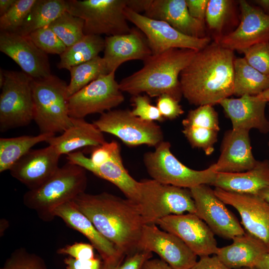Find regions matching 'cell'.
Listing matches in <instances>:
<instances>
[{
	"instance_id": "obj_1",
	"label": "cell",
	"mask_w": 269,
	"mask_h": 269,
	"mask_svg": "<svg viewBox=\"0 0 269 269\" xmlns=\"http://www.w3.org/2000/svg\"><path fill=\"white\" fill-rule=\"evenodd\" d=\"M234 51L210 42L180 74L182 95L199 107L219 104L234 94Z\"/></svg>"
},
{
	"instance_id": "obj_2",
	"label": "cell",
	"mask_w": 269,
	"mask_h": 269,
	"mask_svg": "<svg viewBox=\"0 0 269 269\" xmlns=\"http://www.w3.org/2000/svg\"><path fill=\"white\" fill-rule=\"evenodd\" d=\"M72 201L120 252L127 256L138 251L144 225L138 204L105 192H84Z\"/></svg>"
},
{
	"instance_id": "obj_3",
	"label": "cell",
	"mask_w": 269,
	"mask_h": 269,
	"mask_svg": "<svg viewBox=\"0 0 269 269\" xmlns=\"http://www.w3.org/2000/svg\"><path fill=\"white\" fill-rule=\"evenodd\" d=\"M198 51L173 48L151 55L143 67L119 83L121 90L136 96L146 93L150 97L167 94L180 101L182 95L179 77Z\"/></svg>"
},
{
	"instance_id": "obj_4",
	"label": "cell",
	"mask_w": 269,
	"mask_h": 269,
	"mask_svg": "<svg viewBox=\"0 0 269 269\" xmlns=\"http://www.w3.org/2000/svg\"><path fill=\"white\" fill-rule=\"evenodd\" d=\"M86 171L80 166L68 162L39 187L26 192L23 196L24 205L34 210L41 220L52 221L55 208L85 192Z\"/></svg>"
},
{
	"instance_id": "obj_5",
	"label": "cell",
	"mask_w": 269,
	"mask_h": 269,
	"mask_svg": "<svg viewBox=\"0 0 269 269\" xmlns=\"http://www.w3.org/2000/svg\"><path fill=\"white\" fill-rule=\"evenodd\" d=\"M67 86L64 81L52 74L33 79V121L41 134L62 133L72 126Z\"/></svg>"
},
{
	"instance_id": "obj_6",
	"label": "cell",
	"mask_w": 269,
	"mask_h": 269,
	"mask_svg": "<svg viewBox=\"0 0 269 269\" xmlns=\"http://www.w3.org/2000/svg\"><path fill=\"white\" fill-rule=\"evenodd\" d=\"M145 224H156L170 215L196 213L189 189L164 184L152 179L139 181L138 202Z\"/></svg>"
},
{
	"instance_id": "obj_7",
	"label": "cell",
	"mask_w": 269,
	"mask_h": 269,
	"mask_svg": "<svg viewBox=\"0 0 269 269\" xmlns=\"http://www.w3.org/2000/svg\"><path fill=\"white\" fill-rule=\"evenodd\" d=\"M169 142L162 141L154 151L146 152L143 163L152 179L160 183L190 189L202 184L212 185L217 172L214 164L201 170L189 168L172 153Z\"/></svg>"
},
{
	"instance_id": "obj_8",
	"label": "cell",
	"mask_w": 269,
	"mask_h": 269,
	"mask_svg": "<svg viewBox=\"0 0 269 269\" xmlns=\"http://www.w3.org/2000/svg\"><path fill=\"white\" fill-rule=\"evenodd\" d=\"M127 0H67V11L84 21L85 35L107 36L129 33L125 14Z\"/></svg>"
},
{
	"instance_id": "obj_9",
	"label": "cell",
	"mask_w": 269,
	"mask_h": 269,
	"mask_svg": "<svg viewBox=\"0 0 269 269\" xmlns=\"http://www.w3.org/2000/svg\"><path fill=\"white\" fill-rule=\"evenodd\" d=\"M0 95V131L26 126L33 121V78L23 72L4 71Z\"/></svg>"
},
{
	"instance_id": "obj_10",
	"label": "cell",
	"mask_w": 269,
	"mask_h": 269,
	"mask_svg": "<svg viewBox=\"0 0 269 269\" xmlns=\"http://www.w3.org/2000/svg\"><path fill=\"white\" fill-rule=\"evenodd\" d=\"M93 123L102 133L117 136L129 146L145 144L155 147L163 141V133L159 125L140 119L128 109L107 111Z\"/></svg>"
},
{
	"instance_id": "obj_11",
	"label": "cell",
	"mask_w": 269,
	"mask_h": 269,
	"mask_svg": "<svg viewBox=\"0 0 269 269\" xmlns=\"http://www.w3.org/2000/svg\"><path fill=\"white\" fill-rule=\"evenodd\" d=\"M125 97L115 72L102 75L68 98L69 115L83 118L91 114H103L123 103Z\"/></svg>"
},
{
	"instance_id": "obj_12",
	"label": "cell",
	"mask_w": 269,
	"mask_h": 269,
	"mask_svg": "<svg viewBox=\"0 0 269 269\" xmlns=\"http://www.w3.org/2000/svg\"><path fill=\"white\" fill-rule=\"evenodd\" d=\"M124 12L128 21L134 24L145 36L152 55L173 48L199 51L210 43L211 38L208 36L196 38L187 36L165 21L150 18L127 6Z\"/></svg>"
},
{
	"instance_id": "obj_13",
	"label": "cell",
	"mask_w": 269,
	"mask_h": 269,
	"mask_svg": "<svg viewBox=\"0 0 269 269\" xmlns=\"http://www.w3.org/2000/svg\"><path fill=\"white\" fill-rule=\"evenodd\" d=\"M207 184L189 189L194 200L196 213L210 228L215 235L225 239L245 233L237 218L230 211Z\"/></svg>"
},
{
	"instance_id": "obj_14",
	"label": "cell",
	"mask_w": 269,
	"mask_h": 269,
	"mask_svg": "<svg viewBox=\"0 0 269 269\" xmlns=\"http://www.w3.org/2000/svg\"><path fill=\"white\" fill-rule=\"evenodd\" d=\"M240 22L234 30L216 38L222 47L241 52L255 44L269 42V14L244 0L239 1Z\"/></svg>"
},
{
	"instance_id": "obj_15",
	"label": "cell",
	"mask_w": 269,
	"mask_h": 269,
	"mask_svg": "<svg viewBox=\"0 0 269 269\" xmlns=\"http://www.w3.org/2000/svg\"><path fill=\"white\" fill-rule=\"evenodd\" d=\"M156 225L177 236L197 256L215 255L217 252L215 235L194 213L170 215L158 220Z\"/></svg>"
},
{
	"instance_id": "obj_16",
	"label": "cell",
	"mask_w": 269,
	"mask_h": 269,
	"mask_svg": "<svg viewBox=\"0 0 269 269\" xmlns=\"http://www.w3.org/2000/svg\"><path fill=\"white\" fill-rule=\"evenodd\" d=\"M137 249L156 253L173 269H191L197 261V256L180 238L156 224L144 225Z\"/></svg>"
},
{
	"instance_id": "obj_17",
	"label": "cell",
	"mask_w": 269,
	"mask_h": 269,
	"mask_svg": "<svg viewBox=\"0 0 269 269\" xmlns=\"http://www.w3.org/2000/svg\"><path fill=\"white\" fill-rule=\"evenodd\" d=\"M215 194L239 213L246 232L261 240L269 250V203L257 194L239 193L215 187Z\"/></svg>"
},
{
	"instance_id": "obj_18",
	"label": "cell",
	"mask_w": 269,
	"mask_h": 269,
	"mask_svg": "<svg viewBox=\"0 0 269 269\" xmlns=\"http://www.w3.org/2000/svg\"><path fill=\"white\" fill-rule=\"evenodd\" d=\"M0 51L33 79L42 78L51 74L47 54L27 36L16 32H1Z\"/></svg>"
},
{
	"instance_id": "obj_19",
	"label": "cell",
	"mask_w": 269,
	"mask_h": 269,
	"mask_svg": "<svg viewBox=\"0 0 269 269\" xmlns=\"http://www.w3.org/2000/svg\"><path fill=\"white\" fill-rule=\"evenodd\" d=\"M60 155L50 145L31 149L9 169L11 175L26 186L35 189L49 178L59 167Z\"/></svg>"
},
{
	"instance_id": "obj_20",
	"label": "cell",
	"mask_w": 269,
	"mask_h": 269,
	"mask_svg": "<svg viewBox=\"0 0 269 269\" xmlns=\"http://www.w3.org/2000/svg\"><path fill=\"white\" fill-rule=\"evenodd\" d=\"M68 162L76 164L105 179L116 186L128 198L138 204L139 181L135 180L125 168L121 155V150L117 151L108 160L98 165L90 163L87 157L80 151L67 155Z\"/></svg>"
},
{
	"instance_id": "obj_21",
	"label": "cell",
	"mask_w": 269,
	"mask_h": 269,
	"mask_svg": "<svg viewBox=\"0 0 269 269\" xmlns=\"http://www.w3.org/2000/svg\"><path fill=\"white\" fill-rule=\"evenodd\" d=\"M53 215L55 218H60L69 227L85 236L94 249L98 252L103 263L115 264L122 261L126 256L96 229L72 201L64 203L55 208Z\"/></svg>"
},
{
	"instance_id": "obj_22",
	"label": "cell",
	"mask_w": 269,
	"mask_h": 269,
	"mask_svg": "<svg viewBox=\"0 0 269 269\" xmlns=\"http://www.w3.org/2000/svg\"><path fill=\"white\" fill-rule=\"evenodd\" d=\"M182 124V133L192 147L201 149L207 155L213 152L220 127L218 114L213 106L189 111Z\"/></svg>"
},
{
	"instance_id": "obj_23",
	"label": "cell",
	"mask_w": 269,
	"mask_h": 269,
	"mask_svg": "<svg viewBox=\"0 0 269 269\" xmlns=\"http://www.w3.org/2000/svg\"><path fill=\"white\" fill-rule=\"evenodd\" d=\"M143 14L165 21L187 36L196 38L206 36L205 22L191 16L186 0H148Z\"/></svg>"
},
{
	"instance_id": "obj_24",
	"label": "cell",
	"mask_w": 269,
	"mask_h": 269,
	"mask_svg": "<svg viewBox=\"0 0 269 269\" xmlns=\"http://www.w3.org/2000/svg\"><path fill=\"white\" fill-rule=\"evenodd\" d=\"M104 58L109 71L116 72L123 63L130 60H146L152 55L144 35L138 28L127 33L105 38Z\"/></svg>"
},
{
	"instance_id": "obj_25",
	"label": "cell",
	"mask_w": 269,
	"mask_h": 269,
	"mask_svg": "<svg viewBox=\"0 0 269 269\" xmlns=\"http://www.w3.org/2000/svg\"><path fill=\"white\" fill-rule=\"evenodd\" d=\"M249 131L232 129L223 137L221 153L214 163L216 172L236 173L249 170L256 165L252 152Z\"/></svg>"
},
{
	"instance_id": "obj_26",
	"label": "cell",
	"mask_w": 269,
	"mask_h": 269,
	"mask_svg": "<svg viewBox=\"0 0 269 269\" xmlns=\"http://www.w3.org/2000/svg\"><path fill=\"white\" fill-rule=\"evenodd\" d=\"M267 103L256 96L244 95L224 99L218 104L231 121L232 129L250 131L255 129L266 134L269 132V121L265 115Z\"/></svg>"
},
{
	"instance_id": "obj_27",
	"label": "cell",
	"mask_w": 269,
	"mask_h": 269,
	"mask_svg": "<svg viewBox=\"0 0 269 269\" xmlns=\"http://www.w3.org/2000/svg\"><path fill=\"white\" fill-rule=\"evenodd\" d=\"M232 240L231 244L218 247L215 254L232 269L256 268L269 251L261 240L247 232Z\"/></svg>"
},
{
	"instance_id": "obj_28",
	"label": "cell",
	"mask_w": 269,
	"mask_h": 269,
	"mask_svg": "<svg viewBox=\"0 0 269 269\" xmlns=\"http://www.w3.org/2000/svg\"><path fill=\"white\" fill-rule=\"evenodd\" d=\"M72 125L58 136H53L46 142L61 155H67L82 147H97L105 142L103 133L93 123L83 118H72Z\"/></svg>"
},
{
	"instance_id": "obj_29",
	"label": "cell",
	"mask_w": 269,
	"mask_h": 269,
	"mask_svg": "<svg viewBox=\"0 0 269 269\" xmlns=\"http://www.w3.org/2000/svg\"><path fill=\"white\" fill-rule=\"evenodd\" d=\"M212 185L239 193L258 194L269 187V160L258 161L253 168L241 172H218Z\"/></svg>"
},
{
	"instance_id": "obj_30",
	"label": "cell",
	"mask_w": 269,
	"mask_h": 269,
	"mask_svg": "<svg viewBox=\"0 0 269 269\" xmlns=\"http://www.w3.org/2000/svg\"><path fill=\"white\" fill-rule=\"evenodd\" d=\"M269 88V75L253 68L244 57L235 59L233 95L256 96Z\"/></svg>"
},
{
	"instance_id": "obj_31",
	"label": "cell",
	"mask_w": 269,
	"mask_h": 269,
	"mask_svg": "<svg viewBox=\"0 0 269 269\" xmlns=\"http://www.w3.org/2000/svg\"><path fill=\"white\" fill-rule=\"evenodd\" d=\"M55 135L52 134H40L37 135L0 138V172L9 169L35 144L46 142Z\"/></svg>"
},
{
	"instance_id": "obj_32",
	"label": "cell",
	"mask_w": 269,
	"mask_h": 269,
	"mask_svg": "<svg viewBox=\"0 0 269 269\" xmlns=\"http://www.w3.org/2000/svg\"><path fill=\"white\" fill-rule=\"evenodd\" d=\"M105 38L100 35H85L80 40L67 47L60 55L57 65L59 69L69 70L71 67L91 60L104 51Z\"/></svg>"
},
{
	"instance_id": "obj_33",
	"label": "cell",
	"mask_w": 269,
	"mask_h": 269,
	"mask_svg": "<svg viewBox=\"0 0 269 269\" xmlns=\"http://www.w3.org/2000/svg\"><path fill=\"white\" fill-rule=\"evenodd\" d=\"M67 10L66 0H36L16 33L27 36L49 25Z\"/></svg>"
},
{
	"instance_id": "obj_34",
	"label": "cell",
	"mask_w": 269,
	"mask_h": 269,
	"mask_svg": "<svg viewBox=\"0 0 269 269\" xmlns=\"http://www.w3.org/2000/svg\"><path fill=\"white\" fill-rule=\"evenodd\" d=\"M70 81L67 94L70 97L102 75L109 74L106 62L100 56L89 61L71 67Z\"/></svg>"
},
{
	"instance_id": "obj_35",
	"label": "cell",
	"mask_w": 269,
	"mask_h": 269,
	"mask_svg": "<svg viewBox=\"0 0 269 269\" xmlns=\"http://www.w3.org/2000/svg\"><path fill=\"white\" fill-rule=\"evenodd\" d=\"M234 4L231 0H209L205 22L215 34L214 39L223 35L224 28L235 14Z\"/></svg>"
},
{
	"instance_id": "obj_36",
	"label": "cell",
	"mask_w": 269,
	"mask_h": 269,
	"mask_svg": "<svg viewBox=\"0 0 269 269\" xmlns=\"http://www.w3.org/2000/svg\"><path fill=\"white\" fill-rule=\"evenodd\" d=\"M49 26L67 47L80 40L85 35L84 20L67 11L53 21Z\"/></svg>"
},
{
	"instance_id": "obj_37",
	"label": "cell",
	"mask_w": 269,
	"mask_h": 269,
	"mask_svg": "<svg viewBox=\"0 0 269 269\" xmlns=\"http://www.w3.org/2000/svg\"><path fill=\"white\" fill-rule=\"evenodd\" d=\"M36 0H16L12 6L0 16L1 32H17Z\"/></svg>"
},
{
	"instance_id": "obj_38",
	"label": "cell",
	"mask_w": 269,
	"mask_h": 269,
	"mask_svg": "<svg viewBox=\"0 0 269 269\" xmlns=\"http://www.w3.org/2000/svg\"><path fill=\"white\" fill-rule=\"evenodd\" d=\"M27 36L38 48L47 54L61 55L67 48L49 26L38 29Z\"/></svg>"
},
{
	"instance_id": "obj_39",
	"label": "cell",
	"mask_w": 269,
	"mask_h": 269,
	"mask_svg": "<svg viewBox=\"0 0 269 269\" xmlns=\"http://www.w3.org/2000/svg\"><path fill=\"white\" fill-rule=\"evenodd\" d=\"M0 269H47L44 260L24 248L14 250Z\"/></svg>"
},
{
	"instance_id": "obj_40",
	"label": "cell",
	"mask_w": 269,
	"mask_h": 269,
	"mask_svg": "<svg viewBox=\"0 0 269 269\" xmlns=\"http://www.w3.org/2000/svg\"><path fill=\"white\" fill-rule=\"evenodd\" d=\"M241 53L253 68L269 75V42L258 43L243 50Z\"/></svg>"
},
{
	"instance_id": "obj_41",
	"label": "cell",
	"mask_w": 269,
	"mask_h": 269,
	"mask_svg": "<svg viewBox=\"0 0 269 269\" xmlns=\"http://www.w3.org/2000/svg\"><path fill=\"white\" fill-rule=\"evenodd\" d=\"M132 102L134 108L131 111L135 116L149 122H163L165 119L156 106L151 104L149 96L138 95L133 96Z\"/></svg>"
},
{
	"instance_id": "obj_42",
	"label": "cell",
	"mask_w": 269,
	"mask_h": 269,
	"mask_svg": "<svg viewBox=\"0 0 269 269\" xmlns=\"http://www.w3.org/2000/svg\"><path fill=\"white\" fill-rule=\"evenodd\" d=\"M152 256V253L150 252L138 250L126 256L124 260L117 264L102 263L101 269H141L144 262Z\"/></svg>"
},
{
	"instance_id": "obj_43",
	"label": "cell",
	"mask_w": 269,
	"mask_h": 269,
	"mask_svg": "<svg viewBox=\"0 0 269 269\" xmlns=\"http://www.w3.org/2000/svg\"><path fill=\"white\" fill-rule=\"evenodd\" d=\"M156 107L162 117L166 119H175L184 113L179 101L167 94L158 97Z\"/></svg>"
},
{
	"instance_id": "obj_44",
	"label": "cell",
	"mask_w": 269,
	"mask_h": 269,
	"mask_svg": "<svg viewBox=\"0 0 269 269\" xmlns=\"http://www.w3.org/2000/svg\"><path fill=\"white\" fill-rule=\"evenodd\" d=\"M121 150L119 143L115 140L105 141L97 147H93L88 161L93 165H98L110 159L118 151Z\"/></svg>"
},
{
	"instance_id": "obj_45",
	"label": "cell",
	"mask_w": 269,
	"mask_h": 269,
	"mask_svg": "<svg viewBox=\"0 0 269 269\" xmlns=\"http://www.w3.org/2000/svg\"><path fill=\"white\" fill-rule=\"evenodd\" d=\"M60 255H67L79 260H90L95 258L94 248L91 244L76 242L57 250Z\"/></svg>"
},
{
	"instance_id": "obj_46",
	"label": "cell",
	"mask_w": 269,
	"mask_h": 269,
	"mask_svg": "<svg viewBox=\"0 0 269 269\" xmlns=\"http://www.w3.org/2000/svg\"><path fill=\"white\" fill-rule=\"evenodd\" d=\"M102 263L96 258L90 260H79L68 257L64 260L66 269H101Z\"/></svg>"
},
{
	"instance_id": "obj_47",
	"label": "cell",
	"mask_w": 269,
	"mask_h": 269,
	"mask_svg": "<svg viewBox=\"0 0 269 269\" xmlns=\"http://www.w3.org/2000/svg\"><path fill=\"white\" fill-rule=\"evenodd\" d=\"M209 0H186L188 11L192 17L205 22Z\"/></svg>"
},
{
	"instance_id": "obj_48",
	"label": "cell",
	"mask_w": 269,
	"mask_h": 269,
	"mask_svg": "<svg viewBox=\"0 0 269 269\" xmlns=\"http://www.w3.org/2000/svg\"><path fill=\"white\" fill-rule=\"evenodd\" d=\"M191 269H232L223 263L216 255L200 257Z\"/></svg>"
},
{
	"instance_id": "obj_49",
	"label": "cell",
	"mask_w": 269,
	"mask_h": 269,
	"mask_svg": "<svg viewBox=\"0 0 269 269\" xmlns=\"http://www.w3.org/2000/svg\"><path fill=\"white\" fill-rule=\"evenodd\" d=\"M141 269H173L162 259H149L143 264Z\"/></svg>"
},
{
	"instance_id": "obj_50",
	"label": "cell",
	"mask_w": 269,
	"mask_h": 269,
	"mask_svg": "<svg viewBox=\"0 0 269 269\" xmlns=\"http://www.w3.org/2000/svg\"><path fill=\"white\" fill-rule=\"evenodd\" d=\"M148 0H127V7L133 11L140 13L144 12Z\"/></svg>"
},
{
	"instance_id": "obj_51",
	"label": "cell",
	"mask_w": 269,
	"mask_h": 269,
	"mask_svg": "<svg viewBox=\"0 0 269 269\" xmlns=\"http://www.w3.org/2000/svg\"><path fill=\"white\" fill-rule=\"evenodd\" d=\"M16 0H0V15L5 14L14 4Z\"/></svg>"
},
{
	"instance_id": "obj_52",
	"label": "cell",
	"mask_w": 269,
	"mask_h": 269,
	"mask_svg": "<svg viewBox=\"0 0 269 269\" xmlns=\"http://www.w3.org/2000/svg\"><path fill=\"white\" fill-rule=\"evenodd\" d=\"M257 269H269V251L256 267Z\"/></svg>"
},
{
	"instance_id": "obj_53",
	"label": "cell",
	"mask_w": 269,
	"mask_h": 269,
	"mask_svg": "<svg viewBox=\"0 0 269 269\" xmlns=\"http://www.w3.org/2000/svg\"><path fill=\"white\" fill-rule=\"evenodd\" d=\"M254 2L260 6L265 12L269 14V0H257Z\"/></svg>"
},
{
	"instance_id": "obj_54",
	"label": "cell",
	"mask_w": 269,
	"mask_h": 269,
	"mask_svg": "<svg viewBox=\"0 0 269 269\" xmlns=\"http://www.w3.org/2000/svg\"><path fill=\"white\" fill-rule=\"evenodd\" d=\"M256 97L260 100L269 102V88Z\"/></svg>"
},
{
	"instance_id": "obj_55",
	"label": "cell",
	"mask_w": 269,
	"mask_h": 269,
	"mask_svg": "<svg viewBox=\"0 0 269 269\" xmlns=\"http://www.w3.org/2000/svg\"><path fill=\"white\" fill-rule=\"evenodd\" d=\"M257 195L269 203V187L262 190Z\"/></svg>"
},
{
	"instance_id": "obj_56",
	"label": "cell",
	"mask_w": 269,
	"mask_h": 269,
	"mask_svg": "<svg viewBox=\"0 0 269 269\" xmlns=\"http://www.w3.org/2000/svg\"><path fill=\"white\" fill-rule=\"evenodd\" d=\"M4 82V71L0 70V87L1 88Z\"/></svg>"
},
{
	"instance_id": "obj_57",
	"label": "cell",
	"mask_w": 269,
	"mask_h": 269,
	"mask_svg": "<svg viewBox=\"0 0 269 269\" xmlns=\"http://www.w3.org/2000/svg\"><path fill=\"white\" fill-rule=\"evenodd\" d=\"M241 269H257L255 267H253V268H242Z\"/></svg>"
},
{
	"instance_id": "obj_58",
	"label": "cell",
	"mask_w": 269,
	"mask_h": 269,
	"mask_svg": "<svg viewBox=\"0 0 269 269\" xmlns=\"http://www.w3.org/2000/svg\"></svg>"
}]
</instances>
